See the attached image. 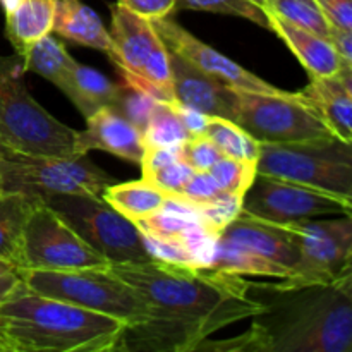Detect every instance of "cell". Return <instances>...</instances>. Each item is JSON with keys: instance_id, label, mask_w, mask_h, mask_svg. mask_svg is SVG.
I'll list each match as a JSON object with an SVG mask.
<instances>
[{"instance_id": "21", "label": "cell", "mask_w": 352, "mask_h": 352, "mask_svg": "<svg viewBox=\"0 0 352 352\" xmlns=\"http://www.w3.org/2000/svg\"><path fill=\"white\" fill-rule=\"evenodd\" d=\"M52 33L76 45L103 52L113 60V43L98 14L81 0H57Z\"/></svg>"}, {"instance_id": "45", "label": "cell", "mask_w": 352, "mask_h": 352, "mask_svg": "<svg viewBox=\"0 0 352 352\" xmlns=\"http://www.w3.org/2000/svg\"><path fill=\"white\" fill-rule=\"evenodd\" d=\"M3 158H6V157H0V165H2V160H3Z\"/></svg>"}, {"instance_id": "20", "label": "cell", "mask_w": 352, "mask_h": 352, "mask_svg": "<svg viewBox=\"0 0 352 352\" xmlns=\"http://www.w3.org/2000/svg\"><path fill=\"white\" fill-rule=\"evenodd\" d=\"M265 12H267L270 30L287 43L292 54L298 57L302 67L308 71L309 78H329V76L337 74L340 71L344 62L340 60L329 38L320 36L313 31L287 23V21L280 19L268 10H265Z\"/></svg>"}, {"instance_id": "39", "label": "cell", "mask_w": 352, "mask_h": 352, "mask_svg": "<svg viewBox=\"0 0 352 352\" xmlns=\"http://www.w3.org/2000/svg\"><path fill=\"white\" fill-rule=\"evenodd\" d=\"M21 284H23L21 268L0 258V305L7 301Z\"/></svg>"}, {"instance_id": "30", "label": "cell", "mask_w": 352, "mask_h": 352, "mask_svg": "<svg viewBox=\"0 0 352 352\" xmlns=\"http://www.w3.org/2000/svg\"><path fill=\"white\" fill-rule=\"evenodd\" d=\"M263 9L287 23L329 38L330 24L316 0H265Z\"/></svg>"}, {"instance_id": "41", "label": "cell", "mask_w": 352, "mask_h": 352, "mask_svg": "<svg viewBox=\"0 0 352 352\" xmlns=\"http://www.w3.org/2000/svg\"><path fill=\"white\" fill-rule=\"evenodd\" d=\"M175 109H177L179 117H181L182 124H184L189 136L203 134V131H205L206 127V122H208V116H205V113L198 112V110L195 109H189V107L181 105V103H175Z\"/></svg>"}, {"instance_id": "38", "label": "cell", "mask_w": 352, "mask_h": 352, "mask_svg": "<svg viewBox=\"0 0 352 352\" xmlns=\"http://www.w3.org/2000/svg\"><path fill=\"white\" fill-rule=\"evenodd\" d=\"M329 24L352 31V0H316Z\"/></svg>"}, {"instance_id": "7", "label": "cell", "mask_w": 352, "mask_h": 352, "mask_svg": "<svg viewBox=\"0 0 352 352\" xmlns=\"http://www.w3.org/2000/svg\"><path fill=\"white\" fill-rule=\"evenodd\" d=\"M256 174L352 199V143L332 136L301 143L261 144Z\"/></svg>"}, {"instance_id": "1", "label": "cell", "mask_w": 352, "mask_h": 352, "mask_svg": "<svg viewBox=\"0 0 352 352\" xmlns=\"http://www.w3.org/2000/svg\"><path fill=\"white\" fill-rule=\"evenodd\" d=\"M109 270L150 306L144 322L127 327L119 351H198L210 336L261 309L243 275L164 260L110 263Z\"/></svg>"}, {"instance_id": "28", "label": "cell", "mask_w": 352, "mask_h": 352, "mask_svg": "<svg viewBox=\"0 0 352 352\" xmlns=\"http://www.w3.org/2000/svg\"><path fill=\"white\" fill-rule=\"evenodd\" d=\"M203 134H206L213 141L222 157L258 164L261 144L232 120L222 119V117H208Z\"/></svg>"}, {"instance_id": "16", "label": "cell", "mask_w": 352, "mask_h": 352, "mask_svg": "<svg viewBox=\"0 0 352 352\" xmlns=\"http://www.w3.org/2000/svg\"><path fill=\"white\" fill-rule=\"evenodd\" d=\"M219 236L289 270L294 268L301 254V236L294 223L284 226L237 213L236 219L230 220Z\"/></svg>"}, {"instance_id": "31", "label": "cell", "mask_w": 352, "mask_h": 352, "mask_svg": "<svg viewBox=\"0 0 352 352\" xmlns=\"http://www.w3.org/2000/svg\"><path fill=\"white\" fill-rule=\"evenodd\" d=\"M172 198L179 199L182 203H188V205L195 206L198 210L223 205H241L243 203L241 199H236L234 196L227 195L208 170L195 172L188 181V184L184 186V189L179 195L172 196Z\"/></svg>"}, {"instance_id": "6", "label": "cell", "mask_w": 352, "mask_h": 352, "mask_svg": "<svg viewBox=\"0 0 352 352\" xmlns=\"http://www.w3.org/2000/svg\"><path fill=\"white\" fill-rule=\"evenodd\" d=\"M113 60L124 82L162 102L175 103L168 48L150 19L131 12L119 2L110 6Z\"/></svg>"}, {"instance_id": "3", "label": "cell", "mask_w": 352, "mask_h": 352, "mask_svg": "<svg viewBox=\"0 0 352 352\" xmlns=\"http://www.w3.org/2000/svg\"><path fill=\"white\" fill-rule=\"evenodd\" d=\"M127 325L21 284L0 305V352H117Z\"/></svg>"}, {"instance_id": "43", "label": "cell", "mask_w": 352, "mask_h": 352, "mask_svg": "<svg viewBox=\"0 0 352 352\" xmlns=\"http://www.w3.org/2000/svg\"><path fill=\"white\" fill-rule=\"evenodd\" d=\"M251 2L258 3V6H261V7H263V6H265V0H251Z\"/></svg>"}, {"instance_id": "14", "label": "cell", "mask_w": 352, "mask_h": 352, "mask_svg": "<svg viewBox=\"0 0 352 352\" xmlns=\"http://www.w3.org/2000/svg\"><path fill=\"white\" fill-rule=\"evenodd\" d=\"M151 23H153L158 36L167 45L168 50L181 55L182 58L191 62L195 67H198L205 74L212 76V78L219 79V81L226 82L232 88L243 89V91L272 93V95L284 93V89H278L277 86L258 78L256 74L244 69L232 58L226 57L213 47L203 43L201 40H198L195 34L189 33L188 30H184L181 24L175 23L168 16L153 19Z\"/></svg>"}, {"instance_id": "25", "label": "cell", "mask_w": 352, "mask_h": 352, "mask_svg": "<svg viewBox=\"0 0 352 352\" xmlns=\"http://www.w3.org/2000/svg\"><path fill=\"white\" fill-rule=\"evenodd\" d=\"M102 198L120 215L136 223L158 212L168 199V195L141 179L131 182H113L103 189Z\"/></svg>"}, {"instance_id": "29", "label": "cell", "mask_w": 352, "mask_h": 352, "mask_svg": "<svg viewBox=\"0 0 352 352\" xmlns=\"http://www.w3.org/2000/svg\"><path fill=\"white\" fill-rule=\"evenodd\" d=\"M144 148H181L189 138L175 103L157 100L143 129Z\"/></svg>"}, {"instance_id": "9", "label": "cell", "mask_w": 352, "mask_h": 352, "mask_svg": "<svg viewBox=\"0 0 352 352\" xmlns=\"http://www.w3.org/2000/svg\"><path fill=\"white\" fill-rule=\"evenodd\" d=\"M234 122L260 144L301 143L333 136L301 91L272 95L237 89Z\"/></svg>"}, {"instance_id": "22", "label": "cell", "mask_w": 352, "mask_h": 352, "mask_svg": "<svg viewBox=\"0 0 352 352\" xmlns=\"http://www.w3.org/2000/svg\"><path fill=\"white\" fill-rule=\"evenodd\" d=\"M57 0H17L3 10L6 36L14 54L23 57L31 45L52 33Z\"/></svg>"}, {"instance_id": "34", "label": "cell", "mask_w": 352, "mask_h": 352, "mask_svg": "<svg viewBox=\"0 0 352 352\" xmlns=\"http://www.w3.org/2000/svg\"><path fill=\"white\" fill-rule=\"evenodd\" d=\"M155 102L157 98L144 93L143 89L134 88L122 81V85H119V93H117V100L112 109L143 133Z\"/></svg>"}, {"instance_id": "32", "label": "cell", "mask_w": 352, "mask_h": 352, "mask_svg": "<svg viewBox=\"0 0 352 352\" xmlns=\"http://www.w3.org/2000/svg\"><path fill=\"white\" fill-rule=\"evenodd\" d=\"M208 172L227 195L243 201L244 195L256 177V162L222 157L208 168Z\"/></svg>"}, {"instance_id": "27", "label": "cell", "mask_w": 352, "mask_h": 352, "mask_svg": "<svg viewBox=\"0 0 352 352\" xmlns=\"http://www.w3.org/2000/svg\"><path fill=\"white\" fill-rule=\"evenodd\" d=\"M21 58H23L24 71L36 72L38 76L50 81L57 88H60L72 65L78 62L72 58L65 45L52 36V33L31 45Z\"/></svg>"}, {"instance_id": "4", "label": "cell", "mask_w": 352, "mask_h": 352, "mask_svg": "<svg viewBox=\"0 0 352 352\" xmlns=\"http://www.w3.org/2000/svg\"><path fill=\"white\" fill-rule=\"evenodd\" d=\"M24 72L19 55H0V138L21 155L74 157L78 131L50 116L30 95Z\"/></svg>"}, {"instance_id": "10", "label": "cell", "mask_w": 352, "mask_h": 352, "mask_svg": "<svg viewBox=\"0 0 352 352\" xmlns=\"http://www.w3.org/2000/svg\"><path fill=\"white\" fill-rule=\"evenodd\" d=\"M3 191H24L34 195H93L102 196L116 179L93 164L86 155L74 157H31L14 153L0 165Z\"/></svg>"}, {"instance_id": "17", "label": "cell", "mask_w": 352, "mask_h": 352, "mask_svg": "<svg viewBox=\"0 0 352 352\" xmlns=\"http://www.w3.org/2000/svg\"><path fill=\"white\" fill-rule=\"evenodd\" d=\"M168 57L175 103L198 110L208 117H222L234 122L237 89L205 74L175 52L168 50Z\"/></svg>"}, {"instance_id": "19", "label": "cell", "mask_w": 352, "mask_h": 352, "mask_svg": "<svg viewBox=\"0 0 352 352\" xmlns=\"http://www.w3.org/2000/svg\"><path fill=\"white\" fill-rule=\"evenodd\" d=\"M301 93L333 136L352 143V64L344 62L337 74L311 79Z\"/></svg>"}, {"instance_id": "40", "label": "cell", "mask_w": 352, "mask_h": 352, "mask_svg": "<svg viewBox=\"0 0 352 352\" xmlns=\"http://www.w3.org/2000/svg\"><path fill=\"white\" fill-rule=\"evenodd\" d=\"M329 40L336 48L337 55L340 60L352 64V31L344 30V28H337L330 24L329 26Z\"/></svg>"}, {"instance_id": "35", "label": "cell", "mask_w": 352, "mask_h": 352, "mask_svg": "<svg viewBox=\"0 0 352 352\" xmlns=\"http://www.w3.org/2000/svg\"><path fill=\"white\" fill-rule=\"evenodd\" d=\"M192 174H195V170L179 157L175 160L168 162V164L160 165V167L144 170L143 179L150 184L157 186L158 189L167 192L168 198H172V196L179 195L184 189V186L188 184Z\"/></svg>"}, {"instance_id": "12", "label": "cell", "mask_w": 352, "mask_h": 352, "mask_svg": "<svg viewBox=\"0 0 352 352\" xmlns=\"http://www.w3.org/2000/svg\"><path fill=\"white\" fill-rule=\"evenodd\" d=\"M239 213L274 223H299L327 215H352V199L298 182L256 174Z\"/></svg>"}, {"instance_id": "36", "label": "cell", "mask_w": 352, "mask_h": 352, "mask_svg": "<svg viewBox=\"0 0 352 352\" xmlns=\"http://www.w3.org/2000/svg\"><path fill=\"white\" fill-rule=\"evenodd\" d=\"M181 158L192 168L195 172L208 170L217 160L222 158L219 148L213 144L206 134H195L189 136L179 148Z\"/></svg>"}, {"instance_id": "42", "label": "cell", "mask_w": 352, "mask_h": 352, "mask_svg": "<svg viewBox=\"0 0 352 352\" xmlns=\"http://www.w3.org/2000/svg\"><path fill=\"white\" fill-rule=\"evenodd\" d=\"M14 153H16V151L10 150V148L3 143L2 138H0V157H10V155H14Z\"/></svg>"}, {"instance_id": "18", "label": "cell", "mask_w": 352, "mask_h": 352, "mask_svg": "<svg viewBox=\"0 0 352 352\" xmlns=\"http://www.w3.org/2000/svg\"><path fill=\"white\" fill-rule=\"evenodd\" d=\"M91 150L107 151L140 165L144 153L143 134L112 107H105L89 116L85 129L76 133V155H86Z\"/></svg>"}, {"instance_id": "15", "label": "cell", "mask_w": 352, "mask_h": 352, "mask_svg": "<svg viewBox=\"0 0 352 352\" xmlns=\"http://www.w3.org/2000/svg\"><path fill=\"white\" fill-rule=\"evenodd\" d=\"M138 229L148 236L177 244L196 267H210L219 232L210 226L198 208L168 198L158 212L136 222Z\"/></svg>"}, {"instance_id": "13", "label": "cell", "mask_w": 352, "mask_h": 352, "mask_svg": "<svg viewBox=\"0 0 352 352\" xmlns=\"http://www.w3.org/2000/svg\"><path fill=\"white\" fill-rule=\"evenodd\" d=\"M301 236V254L280 287L332 284L352 274V217L294 223Z\"/></svg>"}, {"instance_id": "37", "label": "cell", "mask_w": 352, "mask_h": 352, "mask_svg": "<svg viewBox=\"0 0 352 352\" xmlns=\"http://www.w3.org/2000/svg\"><path fill=\"white\" fill-rule=\"evenodd\" d=\"M120 6L144 19H160L175 10V0H117Z\"/></svg>"}, {"instance_id": "2", "label": "cell", "mask_w": 352, "mask_h": 352, "mask_svg": "<svg viewBox=\"0 0 352 352\" xmlns=\"http://www.w3.org/2000/svg\"><path fill=\"white\" fill-rule=\"evenodd\" d=\"M250 294L261 305L250 329L232 340L205 342L203 351H352V274L301 287L250 282Z\"/></svg>"}, {"instance_id": "33", "label": "cell", "mask_w": 352, "mask_h": 352, "mask_svg": "<svg viewBox=\"0 0 352 352\" xmlns=\"http://www.w3.org/2000/svg\"><path fill=\"white\" fill-rule=\"evenodd\" d=\"M181 9L244 17L265 30H270L265 9L251 0H175V10Z\"/></svg>"}, {"instance_id": "44", "label": "cell", "mask_w": 352, "mask_h": 352, "mask_svg": "<svg viewBox=\"0 0 352 352\" xmlns=\"http://www.w3.org/2000/svg\"><path fill=\"white\" fill-rule=\"evenodd\" d=\"M3 192V186H2V181H0V195Z\"/></svg>"}, {"instance_id": "26", "label": "cell", "mask_w": 352, "mask_h": 352, "mask_svg": "<svg viewBox=\"0 0 352 352\" xmlns=\"http://www.w3.org/2000/svg\"><path fill=\"white\" fill-rule=\"evenodd\" d=\"M208 268L213 270L227 272L234 275H254V277H268L280 280V278L289 277L291 270L268 258L260 256L239 244L232 243L229 239H223L219 236L213 251L212 263Z\"/></svg>"}, {"instance_id": "11", "label": "cell", "mask_w": 352, "mask_h": 352, "mask_svg": "<svg viewBox=\"0 0 352 352\" xmlns=\"http://www.w3.org/2000/svg\"><path fill=\"white\" fill-rule=\"evenodd\" d=\"M23 258V268L30 270H82L110 265L41 198L24 229Z\"/></svg>"}, {"instance_id": "24", "label": "cell", "mask_w": 352, "mask_h": 352, "mask_svg": "<svg viewBox=\"0 0 352 352\" xmlns=\"http://www.w3.org/2000/svg\"><path fill=\"white\" fill-rule=\"evenodd\" d=\"M58 89L74 103L82 117L88 119L105 107H113L119 85L110 81L96 69L76 62Z\"/></svg>"}, {"instance_id": "5", "label": "cell", "mask_w": 352, "mask_h": 352, "mask_svg": "<svg viewBox=\"0 0 352 352\" xmlns=\"http://www.w3.org/2000/svg\"><path fill=\"white\" fill-rule=\"evenodd\" d=\"M23 282L34 292L81 306L100 315L120 320L127 327L148 318L150 306L129 284L109 268L82 270H21Z\"/></svg>"}, {"instance_id": "8", "label": "cell", "mask_w": 352, "mask_h": 352, "mask_svg": "<svg viewBox=\"0 0 352 352\" xmlns=\"http://www.w3.org/2000/svg\"><path fill=\"white\" fill-rule=\"evenodd\" d=\"M38 196L110 263L153 260L136 223L120 215L102 196L55 192Z\"/></svg>"}, {"instance_id": "23", "label": "cell", "mask_w": 352, "mask_h": 352, "mask_svg": "<svg viewBox=\"0 0 352 352\" xmlns=\"http://www.w3.org/2000/svg\"><path fill=\"white\" fill-rule=\"evenodd\" d=\"M40 196L24 191H3L0 195V258L16 267H24V229L31 210Z\"/></svg>"}]
</instances>
